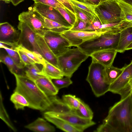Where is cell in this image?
Wrapping results in <instances>:
<instances>
[{
	"instance_id": "6da1fadb",
	"label": "cell",
	"mask_w": 132,
	"mask_h": 132,
	"mask_svg": "<svg viewBox=\"0 0 132 132\" xmlns=\"http://www.w3.org/2000/svg\"><path fill=\"white\" fill-rule=\"evenodd\" d=\"M103 123L116 132H132V96L131 92L111 107Z\"/></svg>"
},
{
	"instance_id": "7a4b0ae2",
	"label": "cell",
	"mask_w": 132,
	"mask_h": 132,
	"mask_svg": "<svg viewBox=\"0 0 132 132\" xmlns=\"http://www.w3.org/2000/svg\"><path fill=\"white\" fill-rule=\"evenodd\" d=\"M14 75L16 86L14 92H18L24 96L29 103V108L45 112L51 104L49 97L40 89L35 82L26 77Z\"/></svg>"
},
{
	"instance_id": "3957f363",
	"label": "cell",
	"mask_w": 132,
	"mask_h": 132,
	"mask_svg": "<svg viewBox=\"0 0 132 132\" xmlns=\"http://www.w3.org/2000/svg\"><path fill=\"white\" fill-rule=\"evenodd\" d=\"M120 35V33L116 34L103 33L86 41L78 47L89 56L93 53L101 50H117Z\"/></svg>"
},
{
	"instance_id": "277c9868",
	"label": "cell",
	"mask_w": 132,
	"mask_h": 132,
	"mask_svg": "<svg viewBox=\"0 0 132 132\" xmlns=\"http://www.w3.org/2000/svg\"><path fill=\"white\" fill-rule=\"evenodd\" d=\"M89 57L78 47L69 48L58 57L59 68L64 76L71 78L81 63Z\"/></svg>"
},
{
	"instance_id": "5b68a950",
	"label": "cell",
	"mask_w": 132,
	"mask_h": 132,
	"mask_svg": "<svg viewBox=\"0 0 132 132\" xmlns=\"http://www.w3.org/2000/svg\"><path fill=\"white\" fill-rule=\"evenodd\" d=\"M105 68L102 65L93 61L88 68L86 80L97 97L104 95L109 91L110 85L106 82L105 80Z\"/></svg>"
},
{
	"instance_id": "8992f818",
	"label": "cell",
	"mask_w": 132,
	"mask_h": 132,
	"mask_svg": "<svg viewBox=\"0 0 132 132\" xmlns=\"http://www.w3.org/2000/svg\"><path fill=\"white\" fill-rule=\"evenodd\" d=\"M95 11L102 24L120 21V9L113 0H107L100 2L97 5Z\"/></svg>"
},
{
	"instance_id": "52a82bcc",
	"label": "cell",
	"mask_w": 132,
	"mask_h": 132,
	"mask_svg": "<svg viewBox=\"0 0 132 132\" xmlns=\"http://www.w3.org/2000/svg\"><path fill=\"white\" fill-rule=\"evenodd\" d=\"M44 112L63 120L78 129L80 132H83L87 128L96 124L95 122L92 120L84 118L79 116L73 110L63 113L52 111Z\"/></svg>"
},
{
	"instance_id": "ba28073f",
	"label": "cell",
	"mask_w": 132,
	"mask_h": 132,
	"mask_svg": "<svg viewBox=\"0 0 132 132\" xmlns=\"http://www.w3.org/2000/svg\"><path fill=\"white\" fill-rule=\"evenodd\" d=\"M59 32L48 31L43 36L47 44L57 57L63 54L70 47L68 41Z\"/></svg>"
},
{
	"instance_id": "9c48e42d",
	"label": "cell",
	"mask_w": 132,
	"mask_h": 132,
	"mask_svg": "<svg viewBox=\"0 0 132 132\" xmlns=\"http://www.w3.org/2000/svg\"><path fill=\"white\" fill-rule=\"evenodd\" d=\"M18 19L19 22L26 24L36 34L43 37L49 31L32 8L20 14Z\"/></svg>"
},
{
	"instance_id": "30bf717a",
	"label": "cell",
	"mask_w": 132,
	"mask_h": 132,
	"mask_svg": "<svg viewBox=\"0 0 132 132\" xmlns=\"http://www.w3.org/2000/svg\"><path fill=\"white\" fill-rule=\"evenodd\" d=\"M18 28L20 31L18 45L27 49L36 52L42 56V53L35 38L36 34L25 23L19 22Z\"/></svg>"
},
{
	"instance_id": "8fae6325",
	"label": "cell",
	"mask_w": 132,
	"mask_h": 132,
	"mask_svg": "<svg viewBox=\"0 0 132 132\" xmlns=\"http://www.w3.org/2000/svg\"><path fill=\"white\" fill-rule=\"evenodd\" d=\"M104 33L100 30L93 31L68 30L61 33L68 42L70 46L78 47L86 41Z\"/></svg>"
},
{
	"instance_id": "7c38bea8",
	"label": "cell",
	"mask_w": 132,
	"mask_h": 132,
	"mask_svg": "<svg viewBox=\"0 0 132 132\" xmlns=\"http://www.w3.org/2000/svg\"><path fill=\"white\" fill-rule=\"evenodd\" d=\"M20 33L9 23L0 24V42L15 50L18 46Z\"/></svg>"
},
{
	"instance_id": "4fadbf2b",
	"label": "cell",
	"mask_w": 132,
	"mask_h": 132,
	"mask_svg": "<svg viewBox=\"0 0 132 132\" xmlns=\"http://www.w3.org/2000/svg\"><path fill=\"white\" fill-rule=\"evenodd\" d=\"M124 67L123 71L119 77L110 85L109 91L122 96L132 79V60L128 65Z\"/></svg>"
},
{
	"instance_id": "5bb4252c",
	"label": "cell",
	"mask_w": 132,
	"mask_h": 132,
	"mask_svg": "<svg viewBox=\"0 0 132 132\" xmlns=\"http://www.w3.org/2000/svg\"><path fill=\"white\" fill-rule=\"evenodd\" d=\"M32 8L34 11L47 19L56 22L70 29L72 27L55 8L40 3H34Z\"/></svg>"
},
{
	"instance_id": "9a60e30c",
	"label": "cell",
	"mask_w": 132,
	"mask_h": 132,
	"mask_svg": "<svg viewBox=\"0 0 132 132\" xmlns=\"http://www.w3.org/2000/svg\"><path fill=\"white\" fill-rule=\"evenodd\" d=\"M117 52L114 49H108L95 52L90 55L92 61L106 67L112 65Z\"/></svg>"
},
{
	"instance_id": "2e32d148",
	"label": "cell",
	"mask_w": 132,
	"mask_h": 132,
	"mask_svg": "<svg viewBox=\"0 0 132 132\" xmlns=\"http://www.w3.org/2000/svg\"><path fill=\"white\" fill-rule=\"evenodd\" d=\"M35 38L43 57L45 60L59 69L58 57L53 53L47 44L43 37L36 34Z\"/></svg>"
},
{
	"instance_id": "e0dca14e",
	"label": "cell",
	"mask_w": 132,
	"mask_h": 132,
	"mask_svg": "<svg viewBox=\"0 0 132 132\" xmlns=\"http://www.w3.org/2000/svg\"><path fill=\"white\" fill-rule=\"evenodd\" d=\"M40 89L47 96L56 95L58 90L53 84L52 80L45 76L42 77L35 81Z\"/></svg>"
},
{
	"instance_id": "ac0fdd59",
	"label": "cell",
	"mask_w": 132,
	"mask_h": 132,
	"mask_svg": "<svg viewBox=\"0 0 132 132\" xmlns=\"http://www.w3.org/2000/svg\"><path fill=\"white\" fill-rule=\"evenodd\" d=\"M132 27V24L120 21L118 22L104 24L97 27L96 30L100 29L104 33L116 34L119 33L125 29Z\"/></svg>"
},
{
	"instance_id": "d6986e66",
	"label": "cell",
	"mask_w": 132,
	"mask_h": 132,
	"mask_svg": "<svg viewBox=\"0 0 132 132\" xmlns=\"http://www.w3.org/2000/svg\"><path fill=\"white\" fill-rule=\"evenodd\" d=\"M24 127L30 130L36 132H53L55 130L54 126L40 118H38Z\"/></svg>"
},
{
	"instance_id": "ffe728a7",
	"label": "cell",
	"mask_w": 132,
	"mask_h": 132,
	"mask_svg": "<svg viewBox=\"0 0 132 132\" xmlns=\"http://www.w3.org/2000/svg\"><path fill=\"white\" fill-rule=\"evenodd\" d=\"M39 74L51 79L62 78L64 76L61 70L45 60Z\"/></svg>"
},
{
	"instance_id": "44dd1931",
	"label": "cell",
	"mask_w": 132,
	"mask_h": 132,
	"mask_svg": "<svg viewBox=\"0 0 132 132\" xmlns=\"http://www.w3.org/2000/svg\"><path fill=\"white\" fill-rule=\"evenodd\" d=\"M44 116L47 120L63 131L67 132H80L78 129L61 119L45 112L44 113Z\"/></svg>"
},
{
	"instance_id": "7402d4cb",
	"label": "cell",
	"mask_w": 132,
	"mask_h": 132,
	"mask_svg": "<svg viewBox=\"0 0 132 132\" xmlns=\"http://www.w3.org/2000/svg\"><path fill=\"white\" fill-rule=\"evenodd\" d=\"M113 0L120 9V21L132 24V4L124 0Z\"/></svg>"
},
{
	"instance_id": "603a6c76",
	"label": "cell",
	"mask_w": 132,
	"mask_h": 132,
	"mask_svg": "<svg viewBox=\"0 0 132 132\" xmlns=\"http://www.w3.org/2000/svg\"><path fill=\"white\" fill-rule=\"evenodd\" d=\"M120 33L117 52L123 53L127 46L132 42V27L127 28L121 31Z\"/></svg>"
},
{
	"instance_id": "cb8c5ba5",
	"label": "cell",
	"mask_w": 132,
	"mask_h": 132,
	"mask_svg": "<svg viewBox=\"0 0 132 132\" xmlns=\"http://www.w3.org/2000/svg\"><path fill=\"white\" fill-rule=\"evenodd\" d=\"M49 97L51 102V104L45 112L52 111L63 113L70 112L72 110L62 100L58 98L56 95L50 96Z\"/></svg>"
},
{
	"instance_id": "d4e9b609",
	"label": "cell",
	"mask_w": 132,
	"mask_h": 132,
	"mask_svg": "<svg viewBox=\"0 0 132 132\" xmlns=\"http://www.w3.org/2000/svg\"><path fill=\"white\" fill-rule=\"evenodd\" d=\"M36 12L45 27L49 31L61 33L70 29L69 28L56 22L44 17L38 12Z\"/></svg>"
},
{
	"instance_id": "484cf974",
	"label": "cell",
	"mask_w": 132,
	"mask_h": 132,
	"mask_svg": "<svg viewBox=\"0 0 132 132\" xmlns=\"http://www.w3.org/2000/svg\"><path fill=\"white\" fill-rule=\"evenodd\" d=\"M124 69L115 67L112 65L105 68V80L106 82L110 85L120 75Z\"/></svg>"
},
{
	"instance_id": "4316f807",
	"label": "cell",
	"mask_w": 132,
	"mask_h": 132,
	"mask_svg": "<svg viewBox=\"0 0 132 132\" xmlns=\"http://www.w3.org/2000/svg\"><path fill=\"white\" fill-rule=\"evenodd\" d=\"M0 61L7 66L10 71L14 75L16 74L25 76V71L23 69L18 68L8 54L1 55Z\"/></svg>"
},
{
	"instance_id": "83f0119b",
	"label": "cell",
	"mask_w": 132,
	"mask_h": 132,
	"mask_svg": "<svg viewBox=\"0 0 132 132\" xmlns=\"http://www.w3.org/2000/svg\"><path fill=\"white\" fill-rule=\"evenodd\" d=\"M10 100L16 110H23L25 107H29V103L26 98L18 92H14L11 96Z\"/></svg>"
},
{
	"instance_id": "f1b7e54d",
	"label": "cell",
	"mask_w": 132,
	"mask_h": 132,
	"mask_svg": "<svg viewBox=\"0 0 132 132\" xmlns=\"http://www.w3.org/2000/svg\"><path fill=\"white\" fill-rule=\"evenodd\" d=\"M4 44L0 43V48H4L5 50L18 68L23 69L26 66L22 61L17 51L12 48H10L6 47Z\"/></svg>"
},
{
	"instance_id": "f546056e",
	"label": "cell",
	"mask_w": 132,
	"mask_h": 132,
	"mask_svg": "<svg viewBox=\"0 0 132 132\" xmlns=\"http://www.w3.org/2000/svg\"><path fill=\"white\" fill-rule=\"evenodd\" d=\"M79 116L84 118L92 120L93 113L89 106L81 100L78 109L73 110Z\"/></svg>"
},
{
	"instance_id": "4dcf8cb0",
	"label": "cell",
	"mask_w": 132,
	"mask_h": 132,
	"mask_svg": "<svg viewBox=\"0 0 132 132\" xmlns=\"http://www.w3.org/2000/svg\"><path fill=\"white\" fill-rule=\"evenodd\" d=\"M77 19L83 20L89 25L92 24L96 19L89 13L71 4Z\"/></svg>"
},
{
	"instance_id": "1f68e13d",
	"label": "cell",
	"mask_w": 132,
	"mask_h": 132,
	"mask_svg": "<svg viewBox=\"0 0 132 132\" xmlns=\"http://www.w3.org/2000/svg\"><path fill=\"white\" fill-rule=\"evenodd\" d=\"M16 49H17L23 52L30 58L33 60L36 63L42 65L44 64L45 60L38 53L30 50L21 45H19Z\"/></svg>"
},
{
	"instance_id": "d6a6232c",
	"label": "cell",
	"mask_w": 132,
	"mask_h": 132,
	"mask_svg": "<svg viewBox=\"0 0 132 132\" xmlns=\"http://www.w3.org/2000/svg\"><path fill=\"white\" fill-rule=\"evenodd\" d=\"M68 0L71 4L89 13L95 18H98L95 11L97 5L90 3L80 2L77 0Z\"/></svg>"
},
{
	"instance_id": "836d02e7",
	"label": "cell",
	"mask_w": 132,
	"mask_h": 132,
	"mask_svg": "<svg viewBox=\"0 0 132 132\" xmlns=\"http://www.w3.org/2000/svg\"><path fill=\"white\" fill-rule=\"evenodd\" d=\"M26 69L24 71L25 76L34 82L43 76L39 74L41 71L35 63L26 66Z\"/></svg>"
},
{
	"instance_id": "e575fe53",
	"label": "cell",
	"mask_w": 132,
	"mask_h": 132,
	"mask_svg": "<svg viewBox=\"0 0 132 132\" xmlns=\"http://www.w3.org/2000/svg\"><path fill=\"white\" fill-rule=\"evenodd\" d=\"M63 102L71 110H75L78 108L81 100L75 95L69 94L63 95L62 97Z\"/></svg>"
},
{
	"instance_id": "d590c367",
	"label": "cell",
	"mask_w": 132,
	"mask_h": 132,
	"mask_svg": "<svg viewBox=\"0 0 132 132\" xmlns=\"http://www.w3.org/2000/svg\"><path fill=\"white\" fill-rule=\"evenodd\" d=\"M0 118L13 131H17L4 105L2 96L0 92Z\"/></svg>"
},
{
	"instance_id": "8d00e7d4",
	"label": "cell",
	"mask_w": 132,
	"mask_h": 132,
	"mask_svg": "<svg viewBox=\"0 0 132 132\" xmlns=\"http://www.w3.org/2000/svg\"><path fill=\"white\" fill-rule=\"evenodd\" d=\"M71 78L67 77L58 79H52V81L57 88L59 90L68 87L72 83Z\"/></svg>"
},
{
	"instance_id": "74e56055",
	"label": "cell",
	"mask_w": 132,
	"mask_h": 132,
	"mask_svg": "<svg viewBox=\"0 0 132 132\" xmlns=\"http://www.w3.org/2000/svg\"><path fill=\"white\" fill-rule=\"evenodd\" d=\"M55 9L70 25L72 26L74 25L77 20L75 16L62 8L57 7Z\"/></svg>"
},
{
	"instance_id": "f35d334b",
	"label": "cell",
	"mask_w": 132,
	"mask_h": 132,
	"mask_svg": "<svg viewBox=\"0 0 132 132\" xmlns=\"http://www.w3.org/2000/svg\"><path fill=\"white\" fill-rule=\"evenodd\" d=\"M32 0L34 1L35 3H40L45 5L51 6L55 8L57 7L62 8L70 13L68 9L66 7L60 3L57 0Z\"/></svg>"
},
{
	"instance_id": "ab89813d",
	"label": "cell",
	"mask_w": 132,
	"mask_h": 132,
	"mask_svg": "<svg viewBox=\"0 0 132 132\" xmlns=\"http://www.w3.org/2000/svg\"><path fill=\"white\" fill-rule=\"evenodd\" d=\"M89 25L86 22L77 19L74 25L69 29L73 31H83Z\"/></svg>"
},
{
	"instance_id": "60d3db41",
	"label": "cell",
	"mask_w": 132,
	"mask_h": 132,
	"mask_svg": "<svg viewBox=\"0 0 132 132\" xmlns=\"http://www.w3.org/2000/svg\"><path fill=\"white\" fill-rule=\"evenodd\" d=\"M15 50H16L19 53L22 61L26 66L36 63L33 60L22 51L17 49Z\"/></svg>"
},
{
	"instance_id": "b9f144b4",
	"label": "cell",
	"mask_w": 132,
	"mask_h": 132,
	"mask_svg": "<svg viewBox=\"0 0 132 132\" xmlns=\"http://www.w3.org/2000/svg\"><path fill=\"white\" fill-rule=\"evenodd\" d=\"M96 132H116L113 129L109 124L103 123L100 125L95 131Z\"/></svg>"
},
{
	"instance_id": "7bdbcfd3",
	"label": "cell",
	"mask_w": 132,
	"mask_h": 132,
	"mask_svg": "<svg viewBox=\"0 0 132 132\" xmlns=\"http://www.w3.org/2000/svg\"><path fill=\"white\" fill-rule=\"evenodd\" d=\"M60 3L66 7L69 12L76 18V15L73 9L72 6L68 0H57Z\"/></svg>"
},
{
	"instance_id": "ee69618b",
	"label": "cell",
	"mask_w": 132,
	"mask_h": 132,
	"mask_svg": "<svg viewBox=\"0 0 132 132\" xmlns=\"http://www.w3.org/2000/svg\"><path fill=\"white\" fill-rule=\"evenodd\" d=\"M132 90V79L130 80L128 83V86L126 89L123 96L121 98L124 97L128 94Z\"/></svg>"
},
{
	"instance_id": "f6af8a7d",
	"label": "cell",
	"mask_w": 132,
	"mask_h": 132,
	"mask_svg": "<svg viewBox=\"0 0 132 132\" xmlns=\"http://www.w3.org/2000/svg\"><path fill=\"white\" fill-rule=\"evenodd\" d=\"M88 2L94 5H97L101 2V0H87Z\"/></svg>"
},
{
	"instance_id": "bcb514c9",
	"label": "cell",
	"mask_w": 132,
	"mask_h": 132,
	"mask_svg": "<svg viewBox=\"0 0 132 132\" xmlns=\"http://www.w3.org/2000/svg\"><path fill=\"white\" fill-rule=\"evenodd\" d=\"M24 0H11V2L15 6L17 5L23 1Z\"/></svg>"
},
{
	"instance_id": "7dc6e473",
	"label": "cell",
	"mask_w": 132,
	"mask_h": 132,
	"mask_svg": "<svg viewBox=\"0 0 132 132\" xmlns=\"http://www.w3.org/2000/svg\"><path fill=\"white\" fill-rule=\"evenodd\" d=\"M132 49V42L126 48V50H127Z\"/></svg>"
},
{
	"instance_id": "c3c4849f",
	"label": "cell",
	"mask_w": 132,
	"mask_h": 132,
	"mask_svg": "<svg viewBox=\"0 0 132 132\" xmlns=\"http://www.w3.org/2000/svg\"><path fill=\"white\" fill-rule=\"evenodd\" d=\"M80 2H82L85 3H89L88 1L87 0H77Z\"/></svg>"
},
{
	"instance_id": "681fc988",
	"label": "cell",
	"mask_w": 132,
	"mask_h": 132,
	"mask_svg": "<svg viewBox=\"0 0 132 132\" xmlns=\"http://www.w3.org/2000/svg\"><path fill=\"white\" fill-rule=\"evenodd\" d=\"M4 1L5 3H9L11 2V0H0Z\"/></svg>"
},
{
	"instance_id": "f907efd6",
	"label": "cell",
	"mask_w": 132,
	"mask_h": 132,
	"mask_svg": "<svg viewBox=\"0 0 132 132\" xmlns=\"http://www.w3.org/2000/svg\"><path fill=\"white\" fill-rule=\"evenodd\" d=\"M132 4V0H124Z\"/></svg>"
},
{
	"instance_id": "816d5d0a",
	"label": "cell",
	"mask_w": 132,
	"mask_h": 132,
	"mask_svg": "<svg viewBox=\"0 0 132 132\" xmlns=\"http://www.w3.org/2000/svg\"><path fill=\"white\" fill-rule=\"evenodd\" d=\"M106 0H101V2H103V1H105Z\"/></svg>"
},
{
	"instance_id": "f5cc1de1",
	"label": "cell",
	"mask_w": 132,
	"mask_h": 132,
	"mask_svg": "<svg viewBox=\"0 0 132 132\" xmlns=\"http://www.w3.org/2000/svg\"><path fill=\"white\" fill-rule=\"evenodd\" d=\"M131 95H132V90H131Z\"/></svg>"
}]
</instances>
